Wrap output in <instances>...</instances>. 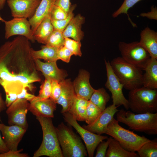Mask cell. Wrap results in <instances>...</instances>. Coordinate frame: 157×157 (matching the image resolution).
Segmentation results:
<instances>
[{"mask_svg": "<svg viewBox=\"0 0 157 157\" xmlns=\"http://www.w3.org/2000/svg\"><path fill=\"white\" fill-rule=\"evenodd\" d=\"M31 48L29 40L22 36L2 45L0 47V79L6 81H19L33 90L32 84L41 80L31 54Z\"/></svg>", "mask_w": 157, "mask_h": 157, "instance_id": "6da1fadb", "label": "cell"}, {"mask_svg": "<svg viewBox=\"0 0 157 157\" xmlns=\"http://www.w3.org/2000/svg\"><path fill=\"white\" fill-rule=\"evenodd\" d=\"M117 120L136 131L149 135L157 134V112L135 114L121 109L116 114Z\"/></svg>", "mask_w": 157, "mask_h": 157, "instance_id": "7a4b0ae2", "label": "cell"}, {"mask_svg": "<svg viewBox=\"0 0 157 157\" xmlns=\"http://www.w3.org/2000/svg\"><path fill=\"white\" fill-rule=\"evenodd\" d=\"M110 63L113 70L125 89L130 90L143 86V73L140 68L120 57L114 58Z\"/></svg>", "mask_w": 157, "mask_h": 157, "instance_id": "3957f363", "label": "cell"}, {"mask_svg": "<svg viewBox=\"0 0 157 157\" xmlns=\"http://www.w3.org/2000/svg\"><path fill=\"white\" fill-rule=\"evenodd\" d=\"M51 118L36 117L42 129L43 139L40 147L34 154L33 157L44 156L50 157H63L56 127Z\"/></svg>", "mask_w": 157, "mask_h": 157, "instance_id": "277c9868", "label": "cell"}, {"mask_svg": "<svg viewBox=\"0 0 157 157\" xmlns=\"http://www.w3.org/2000/svg\"><path fill=\"white\" fill-rule=\"evenodd\" d=\"M104 133L111 136L125 150L131 152L138 151L143 144L151 140L122 127L114 117L105 129Z\"/></svg>", "mask_w": 157, "mask_h": 157, "instance_id": "5b68a950", "label": "cell"}, {"mask_svg": "<svg viewBox=\"0 0 157 157\" xmlns=\"http://www.w3.org/2000/svg\"><path fill=\"white\" fill-rule=\"evenodd\" d=\"M56 129L63 157L87 156L86 147L72 128L62 122Z\"/></svg>", "mask_w": 157, "mask_h": 157, "instance_id": "8992f818", "label": "cell"}, {"mask_svg": "<svg viewBox=\"0 0 157 157\" xmlns=\"http://www.w3.org/2000/svg\"><path fill=\"white\" fill-rule=\"evenodd\" d=\"M129 108L137 113L157 112V90L143 86L129 90Z\"/></svg>", "mask_w": 157, "mask_h": 157, "instance_id": "52a82bcc", "label": "cell"}, {"mask_svg": "<svg viewBox=\"0 0 157 157\" xmlns=\"http://www.w3.org/2000/svg\"><path fill=\"white\" fill-rule=\"evenodd\" d=\"M118 48L122 57L128 63L144 70L151 58L147 51L137 41L120 42Z\"/></svg>", "mask_w": 157, "mask_h": 157, "instance_id": "ba28073f", "label": "cell"}, {"mask_svg": "<svg viewBox=\"0 0 157 157\" xmlns=\"http://www.w3.org/2000/svg\"><path fill=\"white\" fill-rule=\"evenodd\" d=\"M65 121L73 126L79 134L83 140L90 157L93 156L94 153L97 146L108 137L93 133L81 126L72 115L68 112L62 114Z\"/></svg>", "mask_w": 157, "mask_h": 157, "instance_id": "9c48e42d", "label": "cell"}, {"mask_svg": "<svg viewBox=\"0 0 157 157\" xmlns=\"http://www.w3.org/2000/svg\"><path fill=\"white\" fill-rule=\"evenodd\" d=\"M105 63L107 76L105 86L111 93L113 104L118 107L122 105L126 110H128L129 102L123 93V85L113 70L110 62L105 60Z\"/></svg>", "mask_w": 157, "mask_h": 157, "instance_id": "30bf717a", "label": "cell"}, {"mask_svg": "<svg viewBox=\"0 0 157 157\" xmlns=\"http://www.w3.org/2000/svg\"><path fill=\"white\" fill-rule=\"evenodd\" d=\"M24 99H17L6 110L9 125H16L27 130L28 124L26 115L29 110L30 103Z\"/></svg>", "mask_w": 157, "mask_h": 157, "instance_id": "8fae6325", "label": "cell"}, {"mask_svg": "<svg viewBox=\"0 0 157 157\" xmlns=\"http://www.w3.org/2000/svg\"><path fill=\"white\" fill-rule=\"evenodd\" d=\"M5 39L15 35L24 36L33 42L35 40L31 29V24L27 18H14L8 21L5 20Z\"/></svg>", "mask_w": 157, "mask_h": 157, "instance_id": "7c38bea8", "label": "cell"}, {"mask_svg": "<svg viewBox=\"0 0 157 157\" xmlns=\"http://www.w3.org/2000/svg\"><path fill=\"white\" fill-rule=\"evenodd\" d=\"M41 0H7L14 18L29 19L34 15Z\"/></svg>", "mask_w": 157, "mask_h": 157, "instance_id": "4fadbf2b", "label": "cell"}, {"mask_svg": "<svg viewBox=\"0 0 157 157\" xmlns=\"http://www.w3.org/2000/svg\"><path fill=\"white\" fill-rule=\"evenodd\" d=\"M0 131L2 134V139L9 149L17 151L18 144L26 130L17 125L8 126L1 123Z\"/></svg>", "mask_w": 157, "mask_h": 157, "instance_id": "5bb4252c", "label": "cell"}, {"mask_svg": "<svg viewBox=\"0 0 157 157\" xmlns=\"http://www.w3.org/2000/svg\"><path fill=\"white\" fill-rule=\"evenodd\" d=\"M117 106L113 104L106 108L97 119L90 124L83 125L82 126L93 133L101 135L104 133V131L115 114L119 110Z\"/></svg>", "mask_w": 157, "mask_h": 157, "instance_id": "9a60e30c", "label": "cell"}, {"mask_svg": "<svg viewBox=\"0 0 157 157\" xmlns=\"http://www.w3.org/2000/svg\"><path fill=\"white\" fill-rule=\"evenodd\" d=\"M30 102L29 110L36 117L52 118L56 108V103L49 98L43 99L36 96Z\"/></svg>", "mask_w": 157, "mask_h": 157, "instance_id": "2e32d148", "label": "cell"}, {"mask_svg": "<svg viewBox=\"0 0 157 157\" xmlns=\"http://www.w3.org/2000/svg\"><path fill=\"white\" fill-rule=\"evenodd\" d=\"M34 60L37 70L41 72L45 78L60 82L67 76L66 72L58 67L57 61L44 62L39 59Z\"/></svg>", "mask_w": 157, "mask_h": 157, "instance_id": "e0dca14e", "label": "cell"}, {"mask_svg": "<svg viewBox=\"0 0 157 157\" xmlns=\"http://www.w3.org/2000/svg\"><path fill=\"white\" fill-rule=\"evenodd\" d=\"M90 73L82 70L73 83L76 95L88 100H89L95 90L90 83Z\"/></svg>", "mask_w": 157, "mask_h": 157, "instance_id": "ac0fdd59", "label": "cell"}, {"mask_svg": "<svg viewBox=\"0 0 157 157\" xmlns=\"http://www.w3.org/2000/svg\"><path fill=\"white\" fill-rule=\"evenodd\" d=\"M61 88L60 95L56 103L62 106V114L68 112L76 95L73 83L70 79H65L59 82Z\"/></svg>", "mask_w": 157, "mask_h": 157, "instance_id": "d6986e66", "label": "cell"}, {"mask_svg": "<svg viewBox=\"0 0 157 157\" xmlns=\"http://www.w3.org/2000/svg\"><path fill=\"white\" fill-rule=\"evenodd\" d=\"M0 85L3 88L6 93L5 102L7 107L17 99V95L22 92L24 88L27 87L31 91L28 87L19 81H6L0 79Z\"/></svg>", "mask_w": 157, "mask_h": 157, "instance_id": "ffe728a7", "label": "cell"}, {"mask_svg": "<svg viewBox=\"0 0 157 157\" xmlns=\"http://www.w3.org/2000/svg\"><path fill=\"white\" fill-rule=\"evenodd\" d=\"M139 42L151 57L157 59V32L147 27L140 33Z\"/></svg>", "mask_w": 157, "mask_h": 157, "instance_id": "44dd1931", "label": "cell"}, {"mask_svg": "<svg viewBox=\"0 0 157 157\" xmlns=\"http://www.w3.org/2000/svg\"><path fill=\"white\" fill-rule=\"evenodd\" d=\"M55 0H41L33 16L29 19L33 35L43 19L49 14Z\"/></svg>", "mask_w": 157, "mask_h": 157, "instance_id": "7402d4cb", "label": "cell"}, {"mask_svg": "<svg viewBox=\"0 0 157 157\" xmlns=\"http://www.w3.org/2000/svg\"><path fill=\"white\" fill-rule=\"evenodd\" d=\"M85 18L80 14L74 17L63 32L65 38H71L76 41H81L84 34L81 30Z\"/></svg>", "mask_w": 157, "mask_h": 157, "instance_id": "603a6c76", "label": "cell"}, {"mask_svg": "<svg viewBox=\"0 0 157 157\" xmlns=\"http://www.w3.org/2000/svg\"><path fill=\"white\" fill-rule=\"evenodd\" d=\"M143 86L148 88L157 89V59L151 57L144 69Z\"/></svg>", "mask_w": 157, "mask_h": 157, "instance_id": "cb8c5ba5", "label": "cell"}, {"mask_svg": "<svg viewBox=\"0 0 157 157\" xmlns=\"http://www.w3.org/2000/svg\"><path fill=\"white\" fill-rule=\"evenodd\" d=\"M50 13L43 19L33 34L35 40L46 44L47 40L54 30L51 22Z\"/></svg>", "mask_w": 157, "mask_h": 157, "instance_id": "d4e9b609", "label": "cell"}, {"mask_svg": "<svg viewBox=\"0 0 157 157\" xmlns=\"http://www.w3.org/2000/svg\"><path fill=\"white\" fill-rule=\"evenodd\" d=\"M88 101L76 95L68 112L77 121H85Z\"/></svg>", "mask_w": 157, "mask_h": 157, "instance_id": "484cf974", "label": "cell"}, {"mask_svg": "<svg viewBox=\"0 0 157 157\" xmlns=\"http://www.w3.org/2000/svg\"><path fill=\"white\" fill-rule=\"evenodd\" d=\"M109 143L106 151V157H138L135 152L128 151L124 149L119 142L112 137L109 138Z\"/></svg>", "mask_w": 157, "mask_h": 157, "instance_id": "4316f807", "label": "cell"}, {"mask_svg": "<svg viewBox=\"0 0 157 157\" xmlns=\"http://www.w3.org/2000/svg\"><path fill=\"white\" fill-rule=\"evenodd\" d=\"M41 49L35 50L32 48L31 53L34 59H43L47 62L57 61L58 60L56 49L45 44L41 47Z\"/></svg>", "mask_w": 157, "mask_h": 157, "instance_id": "83f0119b", "label": "cell"}, {"mask_svg": "<svg viewBox=\"0 0 157 157\" xmlns=\"http://www.w3.org/2000/svg\"><path fill=\"white\" fill-rule=\"evenodd\" d=\"M110 98L106 90L102 88L95 89L89 100L103 111L106 108Z\"/></svg>", "mask_w": 157, "mask_h": 157, "instance_id": "f1b7e54d", "label": "cell"}, {"mask_svg": "<svg viewBox=\"0 0 157 157\" xmlns=\"http://www.w3.org/2000/svg\"><path fill=\"white\" fill-rule=\"evenodd\" d=\"M137 152L140 157H157V139L144 144Z\"/></svg>", "mask_w": 157, "mask_h": 157, "instance_id": "f546056e", "label": "cell"}, {"mask_svg": "<svg viewBox=\"0 0 157 157\" xmlns=\"http://www.w3.org/2000/svg\"><path fill=\"white\" fill-rule=\"evenodd\" d=\"M65 40L63 32L54 29L48 38L46 44L58 49L64 46Z\"/></svg>", "mask_w": 157, "mask_h": 157, "instance_id": "4dcf8cb0", "label": "cell"}, {"mask_svg": "<svg viewBox=\"0 0 157 157\" xmlns=\"http://www.w3.org/2000/svg\"><path fill=\"white\" fill-rule=\"evenodd\" d=\"M102 112L89 100L86 109L85 121L88 124H92L97 119Z\"/></svg>", "mask_w": 157, "mask_h": 157, "instance_id": "1f68e13d", "label": "cell"}, {"mask_svg": "<svg viewBox=\"0 0 157 157\" xmlns=\"http://www.w3.org/2000/svg\"><path fill=\"white\" fill-rule=\"evenodd\" d=\"M76 6V4L72 5L67 17L65 19L58 20H51L54 29L63 32L74 17L73 11Z\"/></svg>", "mask_w": 157, "mask_h": 157, "instance_id": "d6a6232c", "label": "cell"}, {"mask_svg": "<svg viewBox=\"0 0 157 157\" xmlns=\"http://www.w3.org/2000/svg\"><path fill=\"white\" fill-rule=\"evenodd\" d=\"M65 38L64 46L76 56H81V43L80 41H76L68 38Z\"/></svg>", "mask_w": 157, "mask_h": 157, "instance_id": "836d02e7", "label": "cell"}, {"mask_svg": "<svg viewBox=\"0 0 157 157\" xmlns=\"http://www.w3.org/2000/svg\"><path fill=\"white\" fill-rule=\"evenodd\" d=\"M51 81L49 79L45 78V80L40 86L39 94L37 96L43 99L50 98L51 90Z\"/></svg>", "mask_w": 157, "mask_h": 157, "instance_id": "e575fe53", "label": "cell"}, {"mask_svg": "<svg viewBox=\"0 0 157 157\" xmlns=\"http://www.w3.org/2000/svg\"><path fill=\"white\" fill-rule=\"evenodd\" d=\"M142 0H124L120 7L114 12L112 16L113 18L117 17L119 15L124 13L128 14V11L138 2Z\"/></svg>", "mask_w": 157, "mask_h": 157, "instance_id": "d590c367", "label": "cell"}, {"mask_svg": "<svg viewBox=\"0 0 157 157\" xmlns=\"http://www.w3.org/2000/svg\"><path fill=\"white\" fill-rule=\"evenodd\" d=\"M68 13L60 7L53 4L50 12V18L53 20H62L67 17Z\"/></svg>", "mask_w": 157, "mask_h": 157, "instance_id": "8d00e7d4", "label": "cell"}, {"mask_svg": "<svg viewBox=\"0 0 157 157\" xmlns=\"http://www.w3.org/2000/svg\"><path fill=\"white\" fill-rule=\"evenodd\" d=\"M57 55L58 60L68 63L73 53L66 47L64 46L57 49Z\"/></svg>", "mask_w": 157, "mask_h": 157, "instance_id": "74e56055", "label": "cell"}, {"mask_svg": "<svg viewBox=\"0 0 157 157\" xmlns=\"http://www.w3.org/2000/svg\"><path fill=\"white\" fill-rule=\"evenodd\" d=\"M51 93L50 98L56 103L61 92V88L59 82L55 81H51Z\"/></svg>", "mask_w": 157, "mask_h": 157, "instance_id": "f35d334b", "label": "cell"}, {"mask_svg": "<svg viewBox=\"0 0 157 157\" xmlns=\"http://www.w3.org/2000/svg\"><path fill=\"white\" fill-rule=\"evenodd\" d=\"M109 143V138H108L106 141L102 140L100 142L97 146V147L95 157H106L107 150L108 147Z\"/></svg>", "mask_w": 157, "mask_h": 157, "instance_id": "ab89813d", "label": "cell"}, {"mask_svg": "<svg viewBox=\"0 0 157 157\" xmlns=\"http://www.w3.org/2000/svg\"><path fill=\"white\" fill-rule=\"evenodd\" d=\"M22 149L17 151L9 150L4 153L0 154V157H27L28 154L26 153H22Z\"/></svg>", "mask_w": 157, "mask_h": 157, "instance_id": "60d3db41", "label": "cell"}, {"mask_svg": "<svg viewBox=\"0 0 157 157\" xmlns=\"http://www.w3.org/2000/svg\"><path fill=\"white\" fill-rule=\"evenodd\" d=\"M54 4L60 7L67 13L72 5L70 0H55Z\"/></svg>", "mask_w": 157, "mask_h": 157, "instance_id": "b9f144b4", "label": "cell"}, {"mask_svg": "<svg viewBox=\"0 0 157 157\" xmlns=\"http://www.w3.org/2000/svg\"><path fill=\"white\" fill-rule=\"evenodd\" d=\"M28 90L27 87L24 88L22 92L17 95V99H24L30 102L36 96L28 93Z\"/></svg>", "mask_w": 157, "mask_h": 157, "instance_id": "7bdbcfd3", "label": "cell"}, {"mask_svg": "<svg viewBox=\"0 0 157 157\" xmlns=\"http://www.w3.org/2000/svg\"><path fill=\"white\" fill-rule=\"evenodd\" d=\"M140 16L143 17H146L150 19H157V8L156 6H152L151 8V11L147 13H142Z\"/></svg>", "mask_w": 157, "mask_h": 157, "instance_id": "ee69618b", "label": "cell"}, {"mask_svg": "<svg viewBox=\"0 0 157 157\" xmlns=\"http://www.w3.org/2000/svg\"><path fill=\"white\" fill-rule=\"evenodd\" d=\"M9 150L2 138L0 133V154L7 152Z\"/></svg>", "mask_w": 157, "mask_h": 157, "instance_id": "f6af8a7d", "label": "cell"}, {"mask_svg": "<svg viewBox=\"0 0 157 157\" xmlns=\"http://www.w3.org/2000/svg\"><path fill=\"white\" fill-rule=\"evenodd\" d=\"M6 106L5 102L3 101L0 94V112L5 109Z\"/></svg>", "mask_w": 157, "mask_h": 157, "instance_id": "bcb514c9", "label": "cell"}, {"mask_svg": "<svg viewBox=\"0 0 157 157\" xmlns=\"http://www.w3.org/2000/svg\"><path fill=\"white\" fill-rule=\"evenodd\" d=\"M6 1V0H0V10L3 8Z\"/></svg>", "mask_w": 157, "mask_h": 157, "instance_id": "7dc6e473", "label": "cell"}, {"mask_svg": "<svg viewBox=\"0 0 157 157\" xmlns=\"http://www.w3.org/2000/svg\"><path fill=\"white\" fill-rule=\"evenodd\" d=\"M0 21H1V22H4L5 20H4L1 17L0 15Z\"/></svg>", "mask_w": 157, "mask_h": 157, "instance_id": "c3c4849f", "label": "cell"}]
</instances>
